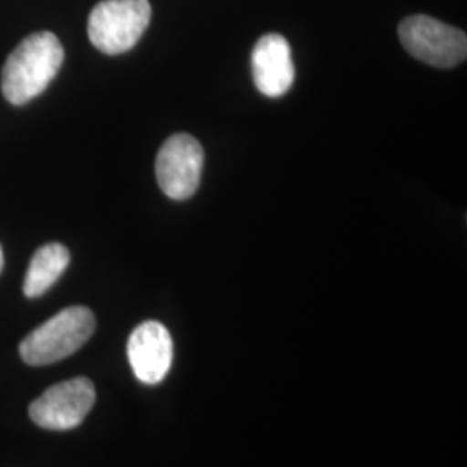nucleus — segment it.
<instances>
[{
    "label": "nucleus",
    "instance_id": "1",
    "mask_svg": "<svg viewBox=\"0 0 467 467\" xmlns=\"http://www.w3.org/2000/svg\"><path fill=\"white\" fill-rule=\"evenodd\" d=\"M65 59L59 38L50 32L26 36L13 50L2 69V94L11 104H26L54 80Z\"/></svg>",
    "mask_w": 467,
    "mask_h": 467
},
{
    "label": "nucleus",
    "instance_id": "2",
    "mask_svg": "<svg viewBox=\"0 0 467 467\" xmlns=\"http://www.w3.org/2000/svg\"><path fill=\"white\" fill-rule=\"evenodd\" d=\"M94 331V314L85 306H69L28 334L19 355L28 366H49L80 350Z\"/></svg>",
    "mask_w": 467,
    "mask_h": 467
},
{
    "label": "nucleus",
    "instance_id": "3",
    "mask_svg": "<svg viewBox=\"0 0 467 467\" xmlns=\"http://www.w3.org/2000/svg\"><path fill=\"white\" fill-rule=\"evenodd\" d=\"M150 21V0H102L88 16V38L100 52L118 56L134 49Z\"/></svg>",
    "mask_w": 467,
    "mask_h": 467
},
{
    "label": "nucleus",
    "instance_id": "4",
    "mask_svg": "<svg viewBox=\"0 0 467 467\" xmlns=\"http://www.w3.org/2000/svg\"><path fill=\"white\" fill-rule=\"evenodd\" d=\"M399 36L403 49L430 67H453L466 59V34L434 17H405Z\"/></svg>",
    "mask_w": 467,
    "mask_h": 467
},
{
    "label": "nucleus",
    "instance_id": "5",
    "mask_svg": "<svg viewBox=\"0 0 467 467\" xmlns=\"http://www.w3.org/2000/svg\"><path fill=\"white\" fill-rule=\"evenodd\" d=\"M96 403L94 384L87 378H75L50 386L30 405V418L40 428L67 431L80 426Z\"/></svg>",
    "mask_w": 467,
    "mask_h": 467
},
{
    "label": "nucleus",
    "instance_id": "6",
    "mask_svg": "<svg viewBox=\"0 0 467 467\" xmlns=\"http://www.w3.org/2000/svg\"><path fill=\"white\" fill-rule=\"evenodd\" d=\"M204 152L187 134L171 135L156 156V179L170 200H189L200 187Z\"/></svg>",
    "mask_w": 467,
    "mask_h": 467
},
{
    "label": "nucleus",
    "instance_id": "7",
    "mask_svg": "<svg viewBox=\"0 0 467 467\" xmlns=\"http://www.w3.org/2000/svg\"><path fill=\"white\" fill-rule=\"evenodd\" d=\"M127 355L135 378L144 384H160L173 362V341L161 322L137 326L127 343Z\"/></svg>",
    "mask_w": 467,
    "mask_h": 467
},
{
    "label": "nucleus",
    "instance_id": "8",
    "mask_svg": "<svg viewBox=\"0 0 467 467\" xmlns=\"http://www.w3.org/2000/svg\"><path fill=\"white\" fill-rule=\"evenodd\" d=\"M251 69L256 88L267 98H281L295 82L291 47L283 35H264L251 52Z\"/></svg>",
    "mask_w": 467,
    "mask_h": 467
},
{
    "label": "nucleus",
    "instance_id": "9",
    "mask_svg": "<svg viewBox=\"0 0 467 467\" xmlns=\"http://www.w3.org/2000/svg\"><path fill=\"white\" fill-rule=\"evenodd\" d=\"M69 265V251L59 244L50 243L36 251L30 262V267L25 277L23 291L28 298H38L49 291L52 284L63 275Z\"/></svg>",
    "mask_w": 467,
    "mask_h": 467
},
{
    "label": "nucleus",
    "instance_id": "10",
    "mask_svg": "<svg viewBox=\"0 0 467 467\" xmlns=\"http://www.w3.org/2000/svg\"><path fill=\"white\" fill-rule=\"evenodd\" d=\"M4 268V253H2V246H0V272Z\"/></svg>",
    "mask_w": 467,
    "mask_h": 467
}]
</instances>
